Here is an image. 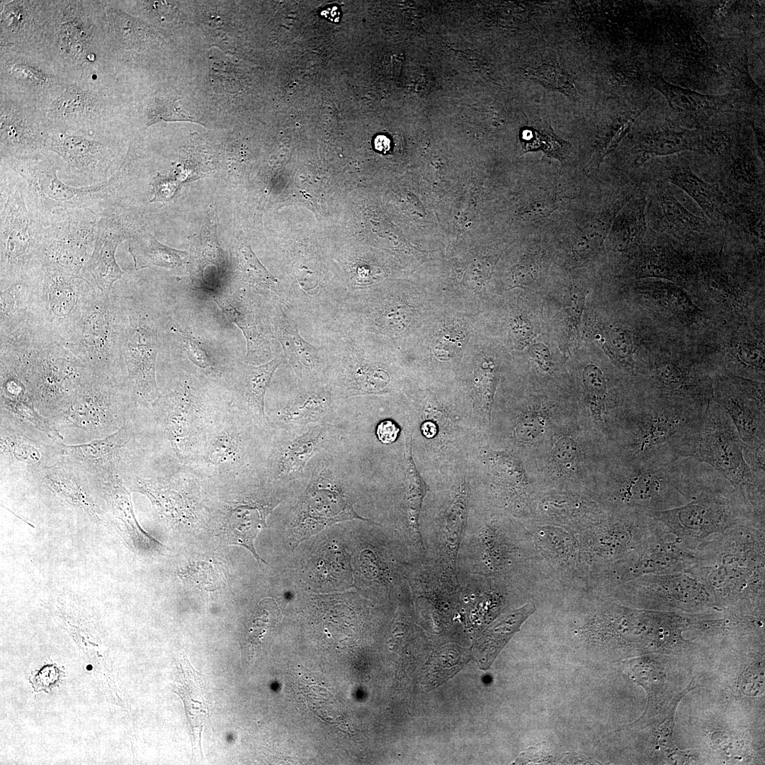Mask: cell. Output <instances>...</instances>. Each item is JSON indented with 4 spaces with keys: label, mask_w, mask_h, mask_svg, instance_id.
<instances>
[{
    "label": "cell",
    "mask_w": 765,
    "mask_h": 765,
    "mask_svg": "<svg viewBox=\"0 0 765 765\" xmlns=\"http://www.w3.org/2000/svg\"><path fill=\"white\" fill-rule=\"evenodd\" d=\"M322 15L334 22H337L340 17V13L336 7L328 8L327 10L322 12Z\"/></svg>",
    "instance_id": "45"
},
{
    "label": "cell",
    "mask_w": 765,
    "mask_h": 765,
    "mask_svg": "<svg viewBox=\"0 0 765 765\" xmlns=\"http://www.w3.org/2000/svg\"><path fill=\"white\" fill-rule=\"evenodd\" d=\"M130 398L124 384L91 373L66 406L50 419L64 444L86 443L123 426Z\"/></svg>",
    "instance_id": "6"
},
{
    "label": "cell",
    "mask_w": 765,
    "mask_h": 765,
    "mask_svg": "<svg viewBox=\"0 0 765 765\" xmlns=\"http://www.w3.org/2000/svg\"><path fill=\"white\" fill-rule=\"evenodd\" d=\"M372 311L367 318L369 317L373 327H375L385 334H398L407 324V314L405 306L395 299L384 300L378 303V307L372 309Z\"/></svg>",
    "instance_id": "33"
},
{
    "label": "cell",
    "mask_w": 765,
    "mask_h": 765,
    "mask_svg": "<svg viewBox=\"0 0 765 765\" xmlns=\"http://www.w3.org/2000/svg\"><path fill=\"white\" fill-rule=\"evenodd\" d=\"M645 205V200L640 199L623 211L614 229L616 236L622 244L638 242L644 235L646 231Z\"/></svg>",
    "instance_id": "34"
},
{
    "label": "cell",
    "mask_w": 765,
    "mask_h": 765,
    "mask_svg": "<svg viewBox=\"0 0 765 765\" xmlns=\"http://www.w3.org/2000/svg\"><path fill=\"white\" fill-rule=\"evenodd\" d=\"M133 428L127 419L115 433L101 439L79 445L63 443L64 455L90 473L104 479L118 476L123 480L129 477L135 447Z\"/></svg>",
    "instance_id": "15"
},
{
    "label": "cell",
    "mask_w": 765,
    "mask_h": 765,
    "mask_svg": "<svg viewBox=\"0 0 765 765\" xmlns=\"http://www.w3.org/2000/svg\"><path fill=\"white\" fill-rule=\"evenodd\" d=\"M126 314L112 290L96 293L84 314L72 341L66 347L96 374L124 384L126 375L123 344Z\"/></svg>",
    "instance_id": "8"
},
{
    "label": "cell",
    "mask_w": 765,
    "mask_h": 765,
    "mask_svg": "<svg viewBox=\"0 0 765 765\" xmlns=\"http://www.w3.org/2000/svg\"><path fill=\"white\" fill-rule=\"evenodd\" d=\"M283 359L275 358L268 362L246 366L244 371V393L249 404L264 418V397L276 370Z\"/></svg>",
    "instance_id": "28"
},
{
    "label": "cell",
    "mask_w": 765,
    "mask_h": 765,
    "mask_svg": "<svg viewBox=\"0 0 765 765\" xmlns=\"http://www.w3.org/2000/svg\"><path fill=\"white\" fill-rule=\"evenodd\" d=\"M97 290L81 276L43 267L33 280L28 318L66 347Z\"/></svg>",
    "instance_id": "9"
},
{
    "label": "cell",
    "mask_w": 765,
    "mask_h": 765,
    "mask_svg": "<svg viewBox=\"0 0 765 765\" xmlns=\"http://www.w3.org/2000/svg\"><path fill=\"white\" fill-rule=\"evenodd\" d=\"M237 258L242 281L259 290H270L278 285V279L263 266L250 245L242 238L238 242Z\"/></svg>",
    "instance_id": "29"
},
{
    "label": "cell",
    "mask_w": 765,
    "mask_h": 765,
    "mask_svg": "<svg viewBox=\"0 0 765 765\" xmlns=\"http://www.w3.org/2000/svg\"><path fill=\"white\" fill-rule=\"evenodd\" d=\"M34 278L0 290V335L10 333L27 319Z\"/></svg>",
    "instance_id": "24"
},
{
    "label": "cell",
    "mask_w": 765,
    "mask_h": 765,
    "mask_svg": "<svg viewBox=\"0 0 765 765\" xmlns=\"http://www.w3.org/2000/svg\"><path fill=\"white\" fill-rule=\"evenodd\" d=\"M181 334L183 347L191 361L201 368L212 367V361L203 346L192 336Z\"/></svg>",
    "instance_id": "38"
},
{
    "label": "cell",
    "mask_w": 765,
    "mask_h": 765,
    "mask_svg": "<svg viewBox=\"0 0 765 765\" xmlns=\"http://www.w3.org/2000/svg\"><path fill=\"white\" fill-rule=\"evenodd\" d=\"M679 456L710 465L730 483L756 515L764 518L765 478L757 475L747 463L744 443L734 423L713 399Z\"/></svg>",
    "instance_id": "5"
},
{
    "label": "cell",
    "mask_w": 765,
    "mask_h": 765,
    "mask_svg": "<svg viewBox=\"0 0 765 765\" xmlns=\"http://www.w3.org/2000/svg\"><path fill=\"white\" fill-rule=\"evenodd\" d=\"M667 181L691 197L710 218L726 215L725 200L714 185L695 174L686 164H671L667 169Z\"/></svg>",
    "instance_id": "22"
},
{
    "label": "cell",
    "mask_w": 765,
    "mask_h": 765,
    "mask_svg": "<svg viewBox=\"0 0 765 765\" xmlns=\"http://www.w3.org/2000/svg\"><path fill=\"white\" fill-rule=\"evenodd\" d=\"M99 215L77 211L46 225L42 266L81 276L94 251Z\"/></svg>",
    "instance_id": "12"
},
{
    "label": "cell",
    "mask_w": 765,
    "mask_h": 765,
    "mask_svg": "<svg viewBox=\"0 0 765 765\" xmlns=\"http://www.w3.org/2000/svg\"><path fill=\"white\" fill-rule=\"evenodd\" d=\"M236 448V443L230 435H221L217 438L211 447L210 460L214 465L225 463L234 455Z\"/></svg>",
    "instance_id": "39"
},
{
    "label": "cell",
    "mask_w": 765,
    "mask_h": 765,
    "mask_svg": "<svg viewBox=\"0 0 765 765\" xmlns=\"http://www.w3.org/2000/svg\"><path fill=\"white\" fill-rule=\"evenodd\" d=\"M0 419L1 482L22 480L64 457L63 443L33 424L1 409Z\"/></svg>",
    "instance_id": "11"
},
{
    "label": "cell",
    "mask_w": 765,
    "mask_h": 765,
    "mask_svg": "<svg viewBox=\"0 0 765 765\" xmlns=\"http://www.w3.org/2000/svg\"><path fill=\"white\" fill-rule=\"evenodd\" d=\"M13 71L15 72L16 74L23 76V77L28 80L38 82H42L45 80V76L43 74L28 66H18L15 68L13 67Z\"/></svg>",
    "instance_id": "43"
},
{
    "label": "cell",
    "mask_w": 765,
    "mask_h": 765,
    "mask_svg": "<svg viewBox=\"0 0 765 765\" xmlns=\"http://www.w3.org/2000/svg\"><path fill=\"white\" fill-rule=\"evenodd\" d=\"M6 164L23 179L27 199L45 225L77 211L90 210L100 215L123 200L127 174L121 168L106 181L75 187L58 176L62 166L54 159L34 156L13 159Z\"/></svg>",
    "instance_id": "3"
},
{
    "label": "cell",
    "mask_w": 765,
    "mask_h": 765,
    "mask_svg": "<svg viewBox=\"0 0 765 765\" xmlns=\"http://www.w3.org/2000/svg\"><path fill=\"white\" fill-rule=\"evenodd\" d=\"M533 603L502 615L482 633L475 644V652L482 667L491 664L501 649L519 630L521 624L535 611Z\"/></svg>",
    "instance_id": "20"
},
{
    "label": "cell",
    "mask_w": 765,
    "mask_h": 765,
    "mask_svg": "<svg viewBox=\"0 0 765 765\" xmlns=\"http://www.w3.org/2000/svg\"><path fill=\"white\" fill-rule=\"evenodd\" d=\"M49 147L66 165L63 181L75 187L91 186L108 181L118 169L111 145L79 135L58 132L50 137Z\"/></svg>",
    "instance_id": "14"
},
{
    "label": "cell",
    "mask_w": 765,
    "mask_h": 765,
    "mask_svg": "<svg viewBox=\"0 0 765 765\" xmlns=\"http://www.w3.org/2000/svg\"><path fill=\"white\" fill-rule=\"evenodd\" d=\"M189 258L196 285L200 288L204 284L203 270L208 264H213L219 268L224 267L222 251L217 243L215 231L205 232L204 236L201 235L200 239L193 244Z\"/></svg>",
    "instance_id": "31"
},
{
    "label": "cell",
    "mask_w": 765,
    "mask_h": 765,
    "mask_svg": "<svg viewBox=\"0 0 765 765\" xmlns=\"http://www.w3.org/2000/svg\"><path fill=\"white\" fill-rule=\"evenodd\" d=\"M113 291L126 314L123 344L126 370L124 385L130 398L152 406L159 397L155 374L159 350L156 321L144 304L132 296Z\"/></svg>",
    "instance_id": "10"
},
{
    "label": "cell",
    "mask_w": 765,
    "mask_h": 765,
    "mask_svg": "<svg viewBox=\"0 0 765 765\" xmlns=\"http://www.w3.org/2000/svg\"><path fill=\"white\" fill-rule=\"evenodd\" d=\"M125 239L115 229L98 227L94 251L81 276L101 291L110 292L115 283L123 278L124 272L117 264L115 252Z\"/></svg>",
    "instance_id": "18"
},
{
    "label": "cell",
    "mask_w": 765,
    "mask_h": 765,
    "mask_svg": "<svg viewBox=\"0 0 765 765\" xmlns=\"http://www.w3.org/2000/svg\"><path fill=\"white\" fill-rule=\"evenodd\" d=\"M60 675L57 667L46 665L30 677V681L35 691L46 690L58 681Z\"/></svg>",
    "instance_id": "41"
},
{
    "label": "cell",
    "mask_w": 765,
    "mask_h": 765,
    "mask_svg": "<svg viewBox=\"0 0 765 765\" xmlns=\"http://www.w3.org/2000/svg\"><path fill=\"white\" fill-rule=\"evenodd\" d=\"M314 472L301 502L302 522L316 523L319 528L350 519L369 521L354 511L340 489L331 482L325 467L318 466Z\"/></svg>",
    "instance_id": "16"
},
{
    "label": "cell",
    "mask_w": 765,
    "mask_h": 765,
    "mask_svg": "<svg viewBox=\"0 0 765 765\" xmlns=\"http://www.w3.org/2000/svg\"><path fill=\"white\" fill-rule=\"evenodd\" d=\"M272 324L289 363L300 378H316L325 375L327 356L324 348L307 341L300 334L295 319L279 303L273 309Z\"/></svg>",
    "instance_id": "17"
},
{
    "label": "cell",
    "mask_w": 765,
    "mask_h": 765,
    "mask_svg": "<svg viewBox=\"0 0 765 765\" xmlns=\"http://www.w3.org/2000/svg\"><path fill=\"white\" fill-rule=\"evenodd\" d=\"M647 514L665 533L696 550L703 548L711 536L718 537L751 521L764 522L730 483L713 468L702 470L699 488L689 502Z\"/></svg>",
    "instance_id": "2"
},
{
    "label": "cell",
    "mask_w": 765,
    "mask_h": 765,
    "mask_svg": "<svg viewBox=\"0 0 765 765\" xmlns=\"http://www.w3.org/2000/svg\"><path fill=\"white\" fill-rule=\"evenodd\" d=\"M226 317L242 332L246 340V358L264 360L270 352V341L267 330L251 313L244 314L219 296L212 297Z\"/></svg>",
    "instance_id": "25"
},
{
    "label": "cell",
    "mask_w": 765,
    "mask_h": 765,
    "mask_svg": "<svg viewBox=\"0 0 765 765\" xmlns=\"http://www.w3.org/2000/svg\"><path fill=\"white\" fill-rule=\"evenodd\" d=\"M690 148L689 143L679 134L662 133L647 140L645 149L647 153L661 155L671 154Z\"/></svg>",
    "instance_id": "37"
},
{
    "label": "cell",
    "mask_w": 765,
    "mask_h": 765,
    "mask_svg": "<svg viewBox=\"0 0 765 765\" xmlns=\"http://www.w3.org/2000/svg\"><path fill=\"white\" fill-rule=\"evenodd\" d=\"M712 399L729 414L749 450H765L764 382L733 375H716Z\"/></svg>",
    "instance_id": "13"
},
{
    "label": "cell",
    "mask_w": 765,
    "mask_h": 765,
    "mask_svg": "<svg viewBox=\"0 0 765 765\" xmlns=\"http://www.w3.org/2000/svg\"><path fill=\"white\" fill-rule=\"evenodd\" d=\"M400 433L397 425L390 420H385L378 424L376 434L379 440L384 443L394 442Z\"/></svg>",
    "instance_id": "42"
},
{
    "label": "cell",
    "mask_w": 765,
    "mask_h": 765,
    "mask_svg": "<svg viewBox=\"0 0 765 765\" xmlns=\"http://www.w3.org/2000/svg\"><path fill=\"white\" fill-rule=\"evenodd\" d=\"M162 120L198 123L194 116L181 108L176 100L164 98H157L147 113V125H151Z\"/></svg>",
    "instance_id": "36"
},
{
    "label": "cell",
    "mask_w": 765,
    "mask_h": 765,
    "mask_svg": "<svg viewBox=\"0 0 765 765\" xmlns=\"http://www.w3.org/2000/svg\"><path fill=\"white\" fill-rule=\"evenodd\" d=\"M374 143L375 148L380 152H386L390 147L389 139L384 135H378L376 137Z\"/></svg>",
    "instance_id": "44"
},
{
    "label": "cell",
    "mask_w": 765,
    "mask_h": 765,
    "mask_svg": "<svg viewBox=\"0 0 765 765\" xmlns=\"http://www.w3.org/2000/svg\"><path fill=\"white\" fill-rule=\"evenodd\" d=\"M331 404L332 395L329 390H308L292 398L280 415L287 423L305 424L322 418L329 411Z\"/></svg>",
    "instance_id": "26"
},
{
    "label": "cell",
    "mask_w": 765,
    "mask_h": 765,
    "mask_svg": "<svg viewBox=\"0 0 765 765\" xmlns=\"http://www.w3.org/2000/svg\"><path fill=\"white\" fill-rule=\"evenodd\" d=\"M323 438V429L315 427L290 443L280 458V473L287 477L300 475L307 461L317 451Z\"/></svg>",
    "instance_id": "27"
},
{
    "label": "cell",
    "mask_w": 765,
    "mask_h": 765,
    "mask_svg": "<svg viewBox=\"0 0 765 765\" xmlns=\"http://www.w3.org/2000/svg\"><path fill=\"white\" fill-rule=\"evenodd\" d=\"M270 508L259 504H239L230 509L226 516L225 535L230 544L244 547L259 562L254 541L258 533L266 526V519Z\"/></svg>",
    "instance_id": "21"
},
{
    "label": "cell",
    "mask_w": 765,
    "mask_h": 765,
    "mask_svg": "<svg viewBox=\"0 0 765 765\" xmlns=\"http://www.w3.org/2000/svg\"><path fill=\"white\" fill-rule=\"evenodd\" d=\"M0 367L23 380L35 407L48 419L66 406L93 373L51 332L29 319L0 336Z\"/></svg>",
    "instance_id": "1"
},
{
    "label": "cell",
    "mask_w": 765,
    "mask_h": 765,
    "mask_svg": "<svg viewBox=\"0 0 765 765\" xmlns=\"http://www.w3.org/2000/svg\"><path fill=\"white\" fill-rule=\"evenodd\" d=\"M128 251L132 256L135 271L152 266L177 269L189 259L188 252L164 245L149 232L131 239Z\"/></svg>",
    "instance_id": "23"
},
{
    "label": "cell",
    "mask_w": 765,
    "mask_h": 765,
    "mask_svg": "<svg viewBox=\"0 0 765 765\" xmlns=\"http://www.w3.org/2000/svg\"><path fill=\"white\" fill-rule=\"evenodd\" d=\"M55 108L58 115H63L67 113L76 112L84 104V96L76 89L66 91L55 103Z\"/></svg>",
    "instance_id": "40"
},
{
    "label": "cell",
    "mask_w": 765,
    "mask_h": 765,
    "mask_svg": "<svg viewBox=\"0 0 765 765\" xmlns=\"http://www.w3.org/2000/svg\"><path fill=\"white\" fill-rule=\"evenodd\" d=\"M529 75L545 88L560 92L574 101L579 98L574 80L557 63H542L534 67Z\"/></svg>",
    "instance_id": "32"
},
{
    "label": "cell",
    "mask_w": 765,
    "mask_h": 765,
    "mask_svg": "<svg viewBox=\"0 0 765 765\" xmlns=\"http://www.w3.org/2000/svg\"><path fill=\"white\" fill-rule=\"evenodd\" d=\"M0 212V290H4L41 271L46 227L27 199L23 179L4 162Z\"/></svg>",
    "instance_id": "4"
},
{
    "label": "cell",
    "mask_w": 765,
    "mask_h": 765,
    "mask_svg": "<svg viewBox=\"0 0 765 765\" xmlns=\"http://www.w3.org/2000/svg\"><path fill=\"white\" fill-rule=\"evenodd\" d=\"M462 651L453 645L440 650L431 658L426 669V682L437 685L460 669L463 661Z\"/></svg>",
    "instance_id": "35"
},
{
    "label": "cell",
    "mask_w": 765,
    "mask_h": 765,
    "mask_svg": "<svg viewBox=\"0 0 765 765\" xmlns=\"http://www.w3.org/2000/svg\"><path fill=\"white\" fill-rule=\"evenodd\" d=\"M520 138L524 152L541 149L548 156L560 161L570 152V144L558 137L549 124H544L540 128L526 127L521 130Z\"/></svg>",
    "instance_id": "30"
},
{
    "label": "cell",
    "mask_w": 765,
    "mask_h": 765,
    "mask_svg": "<svg viewBox=\"0 0 765 765\" xmlns=\"http://www.w3.org/2000/svg\"><path fill=\"white\" fill-rule=\"evenodd\" d=\"M708 404L650 392L630 423L631 455L681 459L679 450L698 427Z\"/></svg>",
    "instance_id": "7"
},
{
    "label": "cell",
    "mask_w": 765,
    "mask_h": 765,
    "mask_svg": "<svg viewBox=\"0 0 765 765\" xmlns=\"http://www.w3.org/2000/svg\"><path fill=\"white\" fill-rule=\"evenodd\" d=\"M653 226L678 236H694L706 232L707 222L688 210L669 188H659L651 203Z\"/></svg>",
    "instance_id": "19"
}]
</instances>
